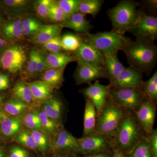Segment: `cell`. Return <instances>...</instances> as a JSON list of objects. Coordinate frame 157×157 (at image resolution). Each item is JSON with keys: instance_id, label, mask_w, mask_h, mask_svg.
I'll list each match as a JSON object with an SVG mask.
<instances>
[{"instance_id": "cell-27", "label": "cell", "mask_w": 157, "mask_h": 157, "mask_svg": "<svg viewBox=\"0 0 157 157\" xmlns=\"http://www.w3.org/2000/svg\"><path fill=\"white\" fill-rule=\"evenodd\" d=\"M64 69L49 68L42 73L41 80L54 89H59L64 81Z\"/></svg>"}, {"instance_id": "cell-48", "label": "cell", "mask_w": 157, "mask_h": 157, "mask_svg": "<svg viewBox=\"0 0 157 157\" xmlns=\"http://www.w3.org/2000/svg\"><path fill=\"white\" fill-rule=\"evenodd\" d=\"M112 152L113 157H127L116 146L113 147Z\"/></svg>"}, {"instance_id": "cell-51", "label": "cell", "mask_w": 157, "mask_h": 157, "mask_svg": "<svg viewBox=\"0 0 157 157\" xmlns=\"http://www.w3.org/2000/svg\"><path fill=\"white\" fill-rule=\"evenodd\" d=\"M0 157H5V153L4 149L1 145H0Z\"/></svg>"}, {"instance_id": "cell-47", "label": "cell", "mask_w": 157, "mask_h": 157, "mask_svg": "<svg viewBox=\"0 0 157 157\" xmlns=\"http://www.w3.org/2000/svg\"><path fill=\"white\" fill-rule=\"evenodd\" d=\"M82 157H113V152L112 151H106Z\"/></svg>"}, {"instance_id": "cell-42", "label": "cell", "mask_w": 157, "mask_h": 157, "mask_svg": "<svg viewBox=\"0 0 157 157\" xmlns=\"http://www.w3.org/2000/svg\"><path fill=\"white\" fill-rule=\"evenodd\" d=\"M42 48L52 53L62 52L63 50L61 43V36L55 37L42 45Z\"/></svg>"}, {"instance_id": "cell-10", "label": "cell", "mask_w": 157, "mask_h": 157, "mask_svg": "<svg viewBox=\"0 0 157 157\" xmlns=\"http://www.w3.org/2000/svg\"><path fill=\"white\" fill-rule=\"evenodd\" d=\"M156 103L145 98L140 106L134 112L135 117L146 135L153 129L156 113Z\"/></svg>"}, {"instance_id": "cell-3", "label": "cell", "mask_w": 157, "mask_h": 157, "mask_svg": "<svg viewBox=\"0 0 157 157\" xmlns=\"http://www.w3.org/2000/svg\"><path fill=\"white\" fill-rule=\"evenodd\" d=\"M139 3L135 1L124 0L108 11L111 21L113 32L124 35L134 25L138 19L139 10L137 9Z\"/></svg>"}, {"instance_id": "cell-12", "label": "cell", "mask_w": 157, "mask_h": 157, "mask_svg": "<svg viewBox=\"0 0 157 157\" xmlns=\"http://www.w3.org/2000/svg\"><path fill=\"white\" fill-rule=\"evenodd\" d=\"M143 73L135 68L125 67L118 76L109 81L111 88L142 87Z\"/></svg>"}, {"instance_id": "cell-22", "label": "cell", "mask_w": 157, "mask_h": 157, "mask_svg": "<svg viewBox=\"0 0 157 157\" xmlns=\"http://www.w3.org/2000/svg\"><path fill=\"white\" fill-rule=\"evenodd\" d=\"M23 124L20 117H7L4 115L0 123V132L4 137L13 138L21 130Z\"/></svg>"}, {"instance_id": "cell-36", "label": "cell", "mask_w": 157, "mask_h": 157, "mask_svg": "<svg viewBox=\"0 0 157 157\" xmlns=\"http://www.w3.org/2000/svg\"><path fill=\"white\" fill-rule=\"evenodd\" d=\"M21 119L23 124L31 131H42L41 122L37 111L26 113Z\"/></svg>"}, {"instance_id": "cell-28", "label": "cell", "mask_w": 157, "mask_h": 157, "mask_svg": "<svg viewBox=\"0 0 157 157\" xmlns=\"http://www.w3.org/2000/svg\"><path fill=\"white\" fill-rule=\"evenodd\" d=\"M31 107L17 99L12 97L4 105L5 112L11 117H19L28 110Z\"/></svg>"}, {"instance_id": "cell-15", "label": "cell", "mask_w": 157, "mask_h": 157, "mask_svg": "<svg viewBox=\"0 0 157 157\" xmlns=\"http://www.w3.org/2000/svg\"><path fill=\"white\" fill-rule=\"evenodd\" d=\"M75 53L77 61L104 68V56L94 46L84 39Z\"/></svg>"}, {"instance_id": "cell-49", "label": "cell", "mask_w": 157, "mask_h": 157, "mask_svg": "<svg viewBox=\"0 0 157 157\" xmlns=\"http://www.w3.org/2000/svg\"><path fill=\"white\" fill-rule=\"evenodd\" d=\"M8 41L2 36L0 35V54L4 49L8 46Z\"/></svg>"}, {"instance_id": "cell-1", "label": "cell", "mask_w": 157, "mask_h": 157, "mask_svg": "<svg viewBox=\"0 0 157 157\" xmlns=\"http://www.w3.org/2000/svg\"><path fill=\"white\" fill-rule=\"evenodd\" d=\"M134 112L126 110L113 136L115 146L128 155L146 137Z\"/></svg>"}, {"instance_id": "cell-26", "label": "cell", "mask_w": 157, "mask_h": 157, "mask_svg": "<svg viewBox=\"0 0 157 157\" xmlns=\"http://www.w3.org/2000/svg\"><path fill=\"white\" fill-rule=\"evenodd\" d=\"M13 97L17 98L32 107L36 102L34 101L29 83L25 80L16 82L12 90Z\"/></svg>"}, {"instance_id": "cell-46", "label": "cell", "mask_w": 157, "mask_h": 157, "mask_svg": "<svg viewBox=\"0 0 157 157\" xmlns=\"http://www.w3.org/2000/svg\"><path fill=\"white\" fill-rule=\"evenodd\" d=\"M10 78L8 75L0 73V91L5 90L10 86Z\"/></svg>"}, {"instance_id": "cell-32", "label": "cell", "mask_w": 157, "mask_h": 157, "mask_svg": "<svg viewBox=\"0 0 157 157\" xmlns=\"http://www.w3.org/2000/svg\"><path fill=\"white\" fill-rule=\"evenodd\" d=\"M13 140L14 142L34 151L37 152L39 150L33 137L30 131L21 130L13 137Z\"/></svg>"}, {"instance_id": "cell-43", "label": "cell", "mask_w": 157, "mask_h": 157, "mask_svg": "<svg viewBox=\"0 0 157 157\" xmlns=\"http://www.w3.org/2000/svg\"><path fill=\"white\" fill-rule=\"evenodd\" d=\"M146 139L154 157H157V129H153L150 133L146 135Z\"/></svg>"}, {"instance_id": "cell-21", "label": "cell", "mask_w": 157, "mask_h": 157, "mask_svg": "<svg viewBox=\"0 0 157 157\" xmlns=\"http://www.w3.org/2000/svg\"><path fill=\"white\" fill-rule=\"evenodd\" d=\"M30 2L27 0H3L0 1V9L11 17L27 13Z\"/></svg>"}, {"instance_id": "cell-13", "label": "cell", "mask_w": 157, "mask_h": 157, "mask_svg": "<svg viewBox=\"0 0 157 157\" xmlns=\"http://www.w3.org/2000/svg\"><path fill=\"white\" fill-rule=\"evenodd\" d=\"M77 65L74 77L78 85L90 83L91 82L99 78H107L104 67H97L77 61Z\"/></svg>"}, {"instance_id": "cell-39", "label": "cell", "mask_w": 157, "mask_h": 157, "mask_svg": "<svg viewBox=\"0 0 157 157\" xmlns=\"http://www.w3.org/2000/svg\"><path fill=\"white\" fill-rule=\"evenodd\" d=\"M82 0H59L56 2L64 12L67 17L77 12Z\"/></svg>"}, {"instance_id": "cell-8", "label": "cell", "mask_w": 157, "mask_h": 157, "mask_svg": "<svg viewBox=\"0 0 157 157\" xmlns=\"http://www.w3.org/2000/svg\"><path fill=\"white\" fill-rule=\"evenodd\" d=\"M26 61V52L23 47L18 45H9L0 54V67L16 73L21 70Z\"/></svg>"}, {"instance_id": "cell-54", "label": "cell", "mask_w": 157, "mask_h": 157, "mask_svg": "<svg viewBox=\"0 0 157 157\" xmlns=\"http://www.w3.org/2000/svg\"><path fill=\"white\" fill-rule=\"evenodd\" d=\"M4 115L2 113V112L0 113V123H1V121L2 120L3 117H4Z\"/></svg>"}, {"instance_id": "cell-23", "label": "cell", "mask_w": 157, "mask_h": 157, "mask_svg": "<svg viewBox=\"0 0 157 157\" xmlns=\"http://www.w3.org/2000/svg\"><path fill=\"white\" fill-rule=\"evenodd\" d=\"M45 58L48 69H65L68 64L77 61L75 56L62 52H50L45 55Z\"/></svg>"}, {"instance_id": "cell-29", "label": "cell", "mask_w": 157, "mask_h": 157, "mask_svg": "<svg viewBox=\"0 0 157 157\" xmlns=\"http://www.w3.org/2000/svg\"><path fill=\"white\" fill-rule=\"evenodd\" d=\"M44 24L39 20L33 17L21 18V25L24 38L32 39Z\"/></svg>"}, {"instance_id": "cell-4", "label": "cell", "mask_w": 157, "mask_h": 157, "mask_svg": "<svg viewBox=\"0 0 157 157\" xmlns=\"http://www.w3.org/2000/svg\"><path fill=\"white\" fill-rule=\"evenodd\" d=\"M82 38L94 46L103 56L117 53L132 42V39L124 34L116 32H105L88 33Z\"/></svg>"}, {"instance_id": "cell-5", "label": "cell", "mask_w": 157, "mask_h": 157, "mask_svg": "<svg viewBox=\"0 0 157 157\" xmlns=\"http://www.w3.org/2000/svg\"><path fill=\"white\" fill-rule=\"evenodd\" d=\"M126 109L119 107L108 97L97 115L96 132L113 137Z\"/></svg>"}, {"instance_id": "cell-38", "label": "cell", "mask_w": 157, "mask_h": 157, "mask_svg": "<svg viewBox=\"0 0 157 157\" xmlns=\"http://www.w3.org/2000/svg\"><path fill=\"white\" fill-rule=\"evenodd\" d=\"M126 157H154L147 141L146 137Z\"/></svg>"}, {"instance_id": "cell-44", "label": "cell", "mask_w": 157, "mask_h": 157, "mask_svg": "<svg viewBox=\"0 0 157 157\" xmlns=\"http://www.w3.org/2000/svg\"><path fill=\"white\" fill-rule=\"evenodd\" d=\"M47 69H48V68L45 62V55L43 54L41 52L39 51L37 63L36 75L43 73Z\"/></svg>"}, {"instance_id": "cell-16", "label": "cell", "mask_w": 157, "mask_h": 157, "mask_svg": "<svg viewBox=\"0 0 157 157\" xmlns=\"http://www.w3.org/2000/svg\"><path fill=\"white\" fill-rule=\"evenodd\" d=\"M60 24L63 28L71 29L80 36L90 33L93 27L86 15L78 12L68 17Z\"/></svg>"}, {"instance_id": "cell-19", "label": "cell", "mask_w": 157, "mask_h": 157, "mask_svg": "<svg viewBox=\"0 0 157 157\" xmlns=\"http://www.w3.org/2000/svg\"><path fill=\"white\" fill-rule=\"evenodd\" d=\"M42 109L48 117L62 125L64 105L59 98L52 96L43 102Z\"/></svg>"}, {"instance_id": "cell-25", "label": "cell", "mask_w": 157, "mask_h": 157, "mask_svg": "<svg viewBox=\"0 0 157 157\" xmlns=\"http://www.w3.org/2000/svg\"><path fill=\"white\" fill-rule=\"evenodd\" d=\"M29 85L36 103H43L52 96L53 89L41 80L30 82Z\"/></svg>"}, {"instance_id": "cell-52", "label": "cell", "mask_w": 157, "mask_h": 157, "mask_svg": "<svg viewBox=\"0 0 157 157\" xmlns=\"http://www.w3.org/2000/svg\"><path fill=\"white\" fill-rule=\"evenodd\" d=\"M4 22V19L2 14H0V27L2 26Z\"/></svg>"}, {"instance_id": "cell-40", "label": "cell", "mask_w": 157, "mask_h": 157, "mask_svg": "<svg viewBox=\"0 0 157 157\" xmlns=\"http://www.w3.org/2000/svg\"><path fill=\"white\" fill-rule=\"evenodd\" d=\"M52 0H39L35 2L34 8L37 15L42 19H48V11Z\"/></svg>"}, {"instance_id": "cell-50", "label": "cell", "mask_w": 157, "mask_h": 157, "mask_svg": "<svg viewBox=\"0 0 157 157\" xmlns=\"http://www.w3.org/2000/svg\"><path fill=\"white\" fill-rule=\"evenodd\" d=\"M74 153H63L58 155V157H77Z\"/></svg>"}, {"instance_id": "cell-53", "label": "cell", "mask_w": 157, "mask_h": 157, "mask_svg": "<svg viewBox=\"0 0 157 157\" xmlns=\"http://www.w3.org/2000/svg\"><path fill=\"white\" fill-rule=\"evenodd\" d=\"M3 101H4V98L2 96L0 95V105L3 103Z\"/></svg>"}, {"instance_id": "cell-17", "label": "cell", "mask_w": 157, "mask_h": 157, "mask_svg": "<svg viewBox=\"0 0 157 157\" xmlns=\"http://www.w3.org/2000/svg\"><path fill=\"white\" fill-rule=\"evenodd\" d=\"M63 29L60 24L44 25L31 39L35 44L44 45L51 39L60 36Z\"/></svg>"}, {"instance_id": "cell-14", "label": "cell", "mask_w": 157, "mask_h": 157, "mask_svg": "<svg viewBox=\"0 0 157 157\" xmlns=\"http://www.w3.org/2000/svg\"><path fill=\"white\" fill-rule=\"evenodd\" d=\"M52 144V148L60 153H76L77 148V138L67 131L62 125L59 127L54 134Z\"/></svg>"}, {"instance_id": "cell-2", "label": "cell", "mask_w": 157, "mask_h": 157, "mask_svg": "<svg viewBox=\"0 0 157 157\" xmlns=\"http://www.w3.org/2000/svg\"><path fill=\"white\" fill-rule=\"evenodd\" d=\"M130 67L143 73H150L156 61L157 46L154 42L136 40L123 49Z\"/></svg>"}, {"instance_id": "cell-9", "label": "cell", "mask_w": 157, "mask_h": 157, "mask_svg": "<svg viewBox=\"0 0 157 157\" xmlns=\"http://www.w3.org/2000/svg\"><path fill=\"white\" fill-rule=\"evenodd\" d=\"M128 32L135 36L136 40L154 42L157 37V18L139 10L137 22Z\"/></svg>"}, {"instance_id": "cell-33", "label": "cell", "mask_w": 157, "mask_h": 157, "mask_svg": "<svg viewBox=\"0 0 157 157\" xmlns=\"http://www.w3.org/2000/svg\"><path fill=\"white\" fill-rule=\"evenodd\" d=\"M38 150L42 153L48 152L52 148V140L48 135L41 131H30Z\"/></svg>"}, {"instance_id": "cell-7", "label": "cell", "mask_w": 157, "mask_h": 157, "mask_svg": "<svg viewBox=\"0 0 157 157\" xmlns=\"http://www.w3.org/2000/svg\"><path fill=\"white\" fill-rule=\"evenodd\" d=\"M77 143L76 154L82 156L112 151L113 147L115 146L113 137L97 133L88 137L77 138Z\"/></svg>"}, {"instance_id": "cell-31", "label": "cell", "mask_w": 157, "mask_h": 157, "mask_svg": "<svg viewBox=\"0 0 157 157\" xmlns=\"http://www.w3.org/2000/svg\"><path fill=\"white\" fill-rule=\"evenodd\" d=\"M103 3L102 0H82L77 12L85 15L90 14L94 17L100 12Z\"/></svg>"}, {"instance_id": "cell-6", "label": "cell", "mask_w": 157, "mask_h": 157, "mask_svg": "<svg viewBox=\"0 0 157 157\" xmlns=\"http://www.w3.org/2000/svg\"><path fill=\"white\" fill-rule=\"evenodd\" d=\"M109 97L117 106L133 112L145 98L142 87H110Z\"/></svg>"}, {"instance_id": "cell-45", "label": "cell", "mask_w": 157, "mask_h": 157, "mask_svg": "<svg viewBox=\"0 0 157 157\" xmlns=\"http://www.w3.org/2000/svg\"><path fill=\"white\" fill-rule=\"evenodd\" d=\"M29 153L25 149L19 146H14L10 150L9 157H28Z\"/></svg>"}, {"instance_id": "cell-55", "label": "cell", "mask_w": 157, "mask_h": 157, "mask_svg": "<svg viewBox=\"0 0 157 157\" xmlns=\"http://www.w3.org/2000/svg\"><path fill=\"white\" fill-rule=\"evenodd\" d=\"M1 111H0V113H1Z\"/></svg>"}, {"instance_id": "cell-24", "label": "cell", "mask_w": 157, "mask_h": 157, "mask_svg": "<svg viewBox=\"0 0 157 157\" xmlns=\"http://www.w3.org/2000/svg\"><path fill=\"white\" fill-rule=\"evenodd\" d=\"M104 57V67L110 81L116 78L124 67L119 59L117 53L112 54Z\"/></svg>"}, {"instance_id": "cell-34", "label": "cell", "mask_w": 157, "mask_h": 157, "mask_svg": "<svg viewBox=\"0 0 157 157\" xmlns=\"http://www.w3.org/2000/svg\"><path fill=\"white\" fill-rule=\"evenodd\" d=\"M145 98L156 103L157 101V72L148 80L143 81L142 86Z\"/></svg>"}, {"instance_id": "cell-20", "label": "cell", "mask_w": 157, "mask_h": 157, "mask_svg": "<svg viewBox=\"0 0 157 157\" xmlns=\"http://www.w3.org/2000/svg\"><path fill=\"white\" fill-rule=\"evenodd\" d=\"M97 113L92 102L86 99L83 120V133L82 137H86L95 134Z\"/></svg>"}, {"instance_id": "cell-37", "label": "cell", "mask_w": 157, "mask_h": 157, "mask_svg": "<svg viewBox=\"0 0 157 157\" xmlns=\"http://www.w3.org/2000/svg\"><path fill=\"white\" fill-rule=\"evenodd\" d=\"M67 18L64 12L58 5L56 1H52L48 11V19L54 23L60 24Z\"/></svg>"}, {"instance_id": "cell-11", "label": "cell", "mask_w": 157, "mask_h": 157, "mask_svg": "<svg viewBox=\"0 0 157 157\" xmlns=\"http://www.w3.org/2000/svg\"><path fill=\"white\" fill-rule=\"evenodd\" d=\"M110 86L101 84L99 81L90 83L87 87L81 90V93L85 99L92 102L97 111V115L101 112L109 97Z\"/></svg>"}, {"instance_id": "cell-41", "label": "cell", "mask_w": 157, "mask_h": 157, "mask_svg": "<svg viewBox=\"0 0 157 157\" xmlns=\"http://www.w3.org/2000/svg\"><path fill=\"white\" fill-rule=\"evenodd\" d=\"M39 52V51L32 50L30 53L29 59L25 72L26 76L28 77H32L36 75Z\"/></svg>"}, {"instance_id": "cell-30", "label": "cell", "mask_w": 157, "mask_h": 157, "mask_svg": "<svg viewBox=\"0 0 157 157\" xmlns=\"http://www.w3.org/2000/svg\"><path fill=\"white\" fill-rule=\"evenodd\" d=\"M82 41L81 36L77 34L66 33L61 36L62 48L63 51L68 52H76Z\"/></svg>"}, {"instance_id": "cell-35", "label": "cell", "mask_w": 157, "mask_h": 157, "mask_svg": "<svg viewBox=\"0 0 157 157\" xmlns=\"http://www.w3.org/2000/svg\"><path fill=\"white\" fill-rule=\"evenodd\" d=\"M42 130L46 135H53L56 132L59 127L61 125L57 123L55 121L48 117L42 109L38 112Z\"/></svg>"}, {"instance_id": "cell-18", "label": "cell", "mask_w": 157, "mask_h": 157, "mask_svg": "<svg viewBox=\"0 0 157 157\" xmlns=\"http://www.w3.org/2000/svg\"><path fill=\"white\" fill-rule=\"evenodd\" d=\"M21 18L5 22L0 27V35L7 41H15L24 39L21 25Z\"/></svg>"}]
</instances>
